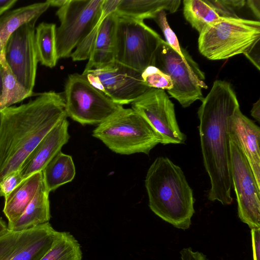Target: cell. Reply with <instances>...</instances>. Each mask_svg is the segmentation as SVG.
<instances>
[{"label":"cell","instance_id":"d590c367","mask_svg":"<svg viewBox=\"0 0 260 260\" xmlns=\"http://www.w3.org/2000/svg\"><path fill=\"white\" fill-rule=\"evenodd\" d=\"M251 115L258 122L260 121V100L253 103L250 111Z\"/></svg>","mask_w":260,"mask_h":260},{"label":"cell","instance_id":"d6a6232c","mask_svg":"<svg viewBox=\"0 0 260 260\" xmlns=\"http://www.w3.org/2000/svg\"><path fill=\"white\" fill-rule=\"evenodd\" d=\"M181 260H207L205 255L199 251H193L190 247L185 248L181 250Z\"/></svg>","mask_w":260,"mask_h":260},{"label":"cell","instance_id":"8d00e7d4","mask_svg":"<svg viewBox=\"0 0 260 260\" xmlns=\"http://www.w3.org/2000/svg\"><path fill=\"white\" fill-rule=\"evenodd\" d=\"M17 2V0L0 1V15L11 8Z\"/></svg>","mask_w":260,"mask_h":260},{"label":"cell","instance_id":"e575fe53","mask_svg":"<svg viewBox=\"0 0 260 260\" xmlns=\"http://www.w3.org/2000/svg\"><path fill=\"white\" fill-rule=\"evenodd\" d=\"M246 3L255 17L259 19L260 18V1L247 0Z\"/></svg>","mask_w":260,"mask_h":260},{"label":"cell","instance_id":"ac0fdd59","mask_svg":"<svg viewBox=\"0 0 260 260\" xmlns=\"http://www.w3.org/2000/svg\"><path fill=\"white\" fill-rule=\"evenodd\" d=\"M43 180L42 172L24 179L5 199L3 212L10 230L35 197Z\"/></svg>","mask_w":260,"mask_h":260},{"label":"cell","instance_id":"4316f807","mask_svg":"<svg viewBox=\"0 0 260 260\" xmlns=\"http://www.w3.org/2000/svg\"><path fill=\"white\" fill-rule=\"evenodd\" d=\"M120 0H104L101 15L92 29L79 44L71 56L73 61L88 59L93 46L99 25L109 14L115 12Z\"/></svg>","mask_w":260,"mask_h":260},{"label":"cell","instance_id":"5b68a950","mask_svg":"<svg viewBox=\"0 0 260 260\" xmlns=\"http://www.w3.org/2000/svg\"><path fill=\"white\" fill-rule=\"evenodd\" d=\"M259 40V21L223 18L199 34L198 49L209 60L225 59L248 53Z\"/></svg>","mask_w":260,"mask_h":260},{"label":"cell","instance_id":"ffe728a7","mask_svg":"<svg viewBox=\"0 0 260 260\" xmlns=\"http://www.w3.org/2000/svg\"><path fill=\"white\" fill-rule=\"evenodd\" d=\"M49 192L43 180L35 197L10 230L22 231L49 222Z\"/></svg>","mask_w":260,"mask_h":260},{"label":"cell","instance_id":"ba28073f","mask_svg":"<svg viewBox=\"0 0 260 260\" xmlns=\"http://www.w3.org/2000/svg\"><path fill=\"white\" fill-rule=\"evenodd\" d=\"M104 0H68L56 11L60 24L56 28L58 59L71 56L99 19Z\"/></svg>","mask_w":260,"mask_h":260},{"label":"cell","instance_id":"4dcf8cb0","mask_svg":"<svg viewBox=\"0 0 260 260\" xmlns=\"http://www.w3.org/2000/svg\"><path fill=\"white\" fill-rule=\"evenodd\" d=\"M24 179L19 170L6 175L0 180V196L5 199Z\"/></svg>","mask_w":260,"mask_h":260},{"label":"cell","instance_id":"836d02e7","mask_svg":"<svg viewBox=\"0 0 260 260\" xmlns=\"http://www.w3.org/2000/svg\"><path fill=\"white\" fill-rule=\"evenodd\" d=\"M245 55L252 62L257 70H259V42Z\"/></svg>","mask_w":260,"mask_h":260},{"label":"cell","instance_id":"cb8c5ba5","mask_svg":"<svg viewBox=\"0 0 260 260\" xmlns=\"http://www.w3.org/2000/svg\"><path fill=\"white\" fill-rule=\"evenodd\" d=\"M183 15L191 26L201 34L221 17L208 0H184Z\"/></svg>","mask_w":260,"mask_h":260},{"label":"cell","instance_id":"9a60e30c","mask_svg":"<svg viewBox=\"0 0 260 260\" xmlns=\"http://www.w3.org/2000/svg\"><path fill=\"white\" fill-rule=\"evenodd\" d=\"M228 130L230 140L242 151L260 187L259 127L239 108L230 118Z\"/></svg>","mask_w":260,"mask_h":260},{"label":"cell","instance_id":"3957f363","mask_svg":"<svg viewBox=\"0 0 260 260\" xmlns=\"http://www.w3.org/2000/svg\"><path fill=\"white\" fill-rule=\"evenodd\" d=\"M145 186L154 214L177 229L189 228L195 200L179 166L167 157H156L147 172Z\"/></svg>","mask_w":260,"mask_h":260},{"label":"cell","instance_id":"f35d334b","mask_svg":"<svg viewBox=\"0 0 260 260\" xmlns=\"http://www.w3.org/2000/svg\"><path fill=\"white\" fill-rule=\"evenodd\" d=\"M9 230L6 222L0 217V236L5 234Z\"/></svg>","mask_w":260,"mask_h":260},{"label":"cell","instance_id":"7c38bea8","mask_svg":"<svg viewBox=\"0 0 260 260\" xmlns=\"http://www.w3.org/2000/svg\"><path fill=\"white\" fill-rule=\"evenodd\" d=\"M37 20L27 22L15 31L7 41L3 55L16 80L33 93L38 60L35 43Z\"/></svg>","mask_w":260,"mask_h":260},{"label":"cell","instance_id":"603a6c76","mask_svg":"<svg viewBox=\"0 0 260 260\" xmlns=\"http://www.w3.org/2000/svg\"><path fill=\"white\" fill-rule=\"evenodd\" d=\"M55 24L42 22L35 29V43L38 62L54 67L58 60L56 50Z\"/></svg>","mask_w":260,"mask_h":260},{"label":"cell","instance_id":"5bb4252c","mask_svg":"<svg viewBox=\"0 0 260 260\" xmlns=\"http://www.w3.org/2000/svg\"><path fill=\"white\" fill-rule=\"evenodd\" d=\"M89 70L100 80L103 93L119 105L132 104L150 88L144 83L141 72L116 61Z\"/></svg>","mask_w":260,"mask_h":260},{"label":"cell","instance_id":"44dd1931","mask_svg":"<svg viewBox=\"0 0 260 260\" xmlns=\"http://www.w3.org/2000/svg\"><path fill=\"white\" fill-rule=\"evenodd\" d=\"M180 0H120L115 12L118 16L143 20L153 19L161 11L175 13Z\"/></svg>","mask_w":260,"mask_h":260},{"label":"cell","instance_id":"30bf717a","mask_svg":"<svg viewBox=\"0 0 260 260\" xmlns=\"http://www.w3.org/2000/svg\"><path fill=\"white\" fill-rule=\"evenodd\" d=\"M231 172L240 219L250 229H260V187L240 147L230 140Z\"/></svg>","mask_w":260,"mask_h":260},{"label":"cell","instance_id":"7402d4cb","mask_svg":"<svg viewBox=\"0 0 260 260\" xmlns=\"http://www.w3.org/2000/svg\"><path fill=\"white\" fill-rule=\"evenodd\" d=\"M42 173L44 182L49 192L72 181L76 174L72 156L59 151L45 167Z\"/></svg>","mask_w":260,"mask_h":260},{"label":"cell","instance_id":"83f0119b","mask_svg":"<svg viewBox=\"0 0 260 260\" xmlns=\"http://www.w3.org/2000/svg\"><path fill=\"white\" fill-rule=\"evenodd\" d=\"M153 19L162 31L166 40L165 41L181 57L185 62L191 68L200 80H204L205 74L200 69L198 64L193 60L187 52L180 47L176 35L168 23L165 11L159 12Z\"/></svg>","mask_w":260,"mask_h":260},{"label":"cell","instance_id":"9c48e42d","mask_svg":"<svg viewBox=\"0 0 260 260\" xmlns=\"http://www.w3.org/2000/svg\"><path fill=\"white\" fill-rule=\"evenodd\" d=\"M132 109L152 127L160 144H184L186 136L177 121L174 105L165 91L150 88L132 104Z\"/></svg>","mask_w":260,"mask_h":260},{"label":"cell","instance_id":"d4e9b609","mask_svg":"<svg viewBox=\"0 0 260 260\" xmlns=\"http://www.w3.org/2000/svg\"><path fill=\"white\" fill-rule=\"evenodd\" d=\"M81 246L68 232L55 231L52 246L40 260H82Z\"/></svg>","mask_w":260,"mask_h":260},{"label":"cell","instance_id":"484cf974","mask_svg":"<svg viewBox=\"0 0 260 260\" xmlns=\"http://www.w3.org/2000/svg\"><path fill=\"white\" fill-rule=\"evenodd\" d=\"M3 92L0 99V112L4 109L33 95L16 80L10 71L4 56L0 59Z\"/></svg>","mask_w":260,"mask_h":260},{"label":"cell","instance_id":"6da1fadb","mask_svg":"<svg viewBox=\"0 0 260 260\" xmlns=\"http://www.w3.org/2000/svg\"><path fill=\"white\" fill-rule=\"evenodd\" d=\"M198 111L203 164L209 177L211 187L208 199L223 205L233 202L230 138V118L240 108L231 84L215 80Z\"/></svg>","mask_w":260,"mask_h":260},{"label":"cell","instance_id":"277c9868","mask_svg":"<svg viewBox=\"0 0 260 260\" xmlns=\"http://www.w3.org/2000/svg\"><path fill=\"white\" fill-rule=\"evenodd\" d=\"M110 150L122 155L149 154L160 139L149 124L132 108H124L92 131Z\"/></svg>","mask_w":260,"mask_h":260},{"label":"cell","instance_id":"ab89813d","mask_svg":"<svg viewBox=\"0 0 260 260\" xmlns=\"http://www.w3.org/2000/svg\"><path fill=\"white\" fill-rule=\"evenodd\" d=\"M3 92V79H2V72L1 69V66H0V99L2 94Z\"/></svg>","mask_w":260,"mask_h":260},{"label":"cell","instance_id":"4fadbf2b","mask_svg":"<svg viewBox=\"0 0 260 260\" xmlns=\"http://www.w3.org/2000/svg\"><path fill=\"white\" fill-rule=\"evenodd\" d=\"M55 230L49 222L0 236V260H40L51 248Z\"/></svg>","mask_w":260,"mask_h":260},{"label":"cell","instance_id":"52a82bcc","mask_svg":"<svg viewBox=\"0 0 260 260\" xmlns=\"http://www.w3.org/2000/svg\"><path fill=\"white\" fill-rule=\"evenodd\" d=\"M63 98L67 116L82 125L99 124L123 108L93 87L82 74L68 76Z\"/></svg>","mask_w":260,"mask_h":260},{"label":"cell","instance_id":"1f68e13d","mask_svg":"<svg viewBox=\"0 0 260 260\" xmlns=\"http://www.w3.org/2000/svg\"><path fill=\"white\" fill-rule=\"evenodd\" d=\"M253 260H260V229H251Z\"/></svg>","mask_w":260,"mask_h":260},{"label":"cell","instance_id":"74e56055","mask_svg":"<svg viewBox=\"0 0 260 260\" xmlns=\"http://www.w3.org/2000/svg\"><path fill=\"white\" fill-rule=\"evenodd\" d=\"M68 0H48L50 6L58 7L60 8L64 6Z\"/></svg>","mask_w":260,"mask_h":260},{"label":"cell","instance_id":"f1b7e54d","mask_svg":"<svg viewBox=\"0 0 260 260\" xmlns=\"http://www.w3.org/2000/svg\"><path fill=\"white\" fill-rule=\"evenodd\" d=\"M144 83L150 88L169 91L173 88L170 77L155 66L147 67L142 73Z\"/></svg>","mask_w":260,"mask_h":260},{"label":"cell","instance_id":"8fae6325","mask_svg":"<svg viewBox=\"0 0 260 260\" xmlns=\"http://www.w3.org/2000/svg\"><path fill=\"white\" fill-rule=\"evenodd\" d=\"M154 66L169 75L173 88L168 92L183 108H187L197 100L203 99L201 88H207L191 68L164 40L157 50Z\"/></svg>","mask_w":260,"mask_h":260},{"label":"cell","instance_id":"e0dca14e","mask_svg":"<svg viewBox=\"0 0 260 260\" xmlns=\"http://www.w3.org/2000/svg\"><path fill=\"white\" fill-rule=\"evenodd\" d=\"M118 15H107L98 28L96 38L84 70L105 67L115 61L116 34Z\"/></svg>","mask_w":260,"mask_h":260},{"label":"cell","instance_id":"d6986e66","mask_svg":"<svg viewBox=\"0 0 260 260\" xmlns=\"http://www.w3.org/2000/svg\"><path fill=\"white\" fill-rule=\"evenodd\" d=\"M49 7L47 1L37 3L10 11L0 18V58L10 36L24 24L37 21Z\"/></svg>","mask_w":260,"mask_h":260},{"label":"cell","instance_id":"7a4b0ae2","mask_svg":"<svg viewBox=\"0 0 260 260\" xmlns=\"http://www.w3.org/2000/svg\"><path fill=\"white\" fill-rule=\"evenodd\" d=\"M63 96L45 92L0 112V180L18 171L42 139L67 118Z\"/></svg>","mask_w":260,"mask_h":260},{"label":"cell","instance_id":"2e32d148","mask_svg":"<svg viewBox=\"0 0 260 260\" xmlns=\"http://www.w3.org/2000/svg\"><path fill=\"white\" fill-rule=\"evenodd\" d=\"M67 118L57 123L40 142L19 170L25 179L42 172L70 139Z\"/></svg>","mask_w":260,"mask_h":260},{"label":"cell","instance_id":"f546056e","mask_svg":"<svg viewBox=\"0 0 260 260\" xmlns=\"http://www.w3.org/2000/svg\"><path fill=\"white\" fill-rule=\"evenodd\" d=\"M221 17L239 18L237 11L246 4L245 0H208Z\"/></svg>","mask_w":260,"mask_h":260},{"label":"cell","instance_id":"8992f818","mask_svg":"<svg viewBox=\"0 0 260 260\" xmlns=\"http://www.w3.org/2000/svg\"><path fill=\"white\" fill-rule=\"evenodd\" d=\"M162 40L143 20L118 16L115 61L142 73L147 67L154 66Z\"/></svg>","mask_w":260,"mask_h":260}]
</instances>
